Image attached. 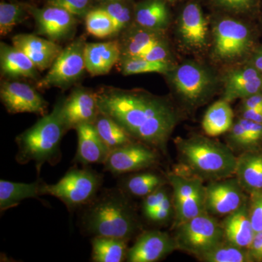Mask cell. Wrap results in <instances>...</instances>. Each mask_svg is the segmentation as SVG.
Masks as SVG:
<instances>
[{"mask_svg": "<svg viewBox=\"0 0 262 262\" xmlns=\"http://www.w3.org/2000/svg\"><path fill=\"white\" fill-rule=\"evenodd\" d=\"M248 213L255 232L262 230V192L248 195Z\"/></svg>", "mask_w": 262, "mask_h": 262, "instance_id": "obj_39", "label": "cell"}, {"mask_svg": "<svg viewBox=\"0 0 262 262\" xmlns=\"http://www.w3.org/2000/svg\"><path fill=\"white\" fill-rule=\"evenodd\" d=\"M120 70L124 75L145 73H168L175 68L169 61H153L139 57L122 56Z\"/></svg>", "mask_w": 262, "mask_h": 262, "instance_id": "obj_33", "label": "cell"}, {"mask_svg": "<svg viewBox=\"0 0 262 262\" xmlns=\"http://www.w3.org/2000/svg\"><path fill=\"white\" fill-rule=\"evenodd\" d=\"M175 144L186 175L208 182L234 177L237 156L228 145L200 136L177 138Z\"/></svg>", "mask_w": 262, "mask_h": 262, "instance_id": "obj_3", "label": "cell"}, {"mask_svg": "<svg viewBox=\"0 0 262 262\" xmlns=\"http://www.w3.org/2000/svg\"><path fill=\"white\" fill-rule=\"evenodd\" d=\"M179 34L189 47L201 49L206 45L208 27L199 5L189 3L183 10L179 23Z\"/></svg>", "mask_w": 262, "mask_h": 262, "instance_id": "obj_22", "label": "cell"}, {"mask_svg": "<svg viewBox=\"0 0 262 262\" xmlns=\"http://www.w3.org/2000/svg\"><path fill=\"white\" fill-rule=\"evenodd\" d=\"M84 63L88 72L92 76L108 74L122 57L121 46L118 41L86 43Z\"/></svg>", "mask_w": 262, "mask_h": 262, "instance_id": "obj_18", "label": "cell"}, {"mask_svg": "<svg viewBox=\"0 0 262 262\" xmlns=\"http://www.w3.org/2000/svg\"><path fill=\"white\" fill-rule=\"evenodd\" d=\"M196 258L203 262H253L247 248L234 246L225 239Z\"/></svg>", "mask_w": 262, "mask_h": 262, "instance_id": "obj_32", "label": "cell"}, {"mask_svg": "<svg viewBox=\"0 0 262 262\" xmlns=\"http://www.w3.org/2000/svg\"><path fill=\"white\" fill-rule=\"evenodd\" d=\"M24 5L35 20L38 34L46 36L53 42L64 39L73 34L77 20L66 10L50 5L43 8Z\"/></svg>", "mask_w": 262, "mask_h": 262, "instance_id": "obj_14", "label": "cell"}, {"mask_svg": "<svg viewBox=\"0 0 262 262\" xmlns=\"http://www.w3.org/2000/svg\"><path fill=\"white\" fill-rule=\"evenodd\" d=\"M215 3L226 9L243 11L247 10L252 5L253 0H215Z\"/></svg>", "mask_w": 262, "mask_h": 262, "instance_id": "obj_45", "label": "cell"}, {"mask_svg": "<svg viewBox=\"0 0 262 262\" xmlns=\"http://www.w3.org/2000/svg\"><path fill=\"white\" fill-rule=\"evenodd\" d=\"M85 45L83 38L80 37L62 50L47 75L38 81L37 87L39 89L53 87L66 89L78 80L86 70L84 56Z\"/></svg>", "mask_w": 262, "mask_h": 262, "instance_id": "obj_8", "label": "cell"}, {"mask_svg": "<svg viewBox=\"0 0 262 262\" xmlns=\"http://www.w3.org/2000/svg\"><path fill=\"white\" fill-rule=\"evenodd\" d=\"M110 15L114 25V36L120 34L130 20V12L129 8L121 2H113L106 3L102 7Z\"/></svg>", "mask_w": 262, "mask_h": 262, "instance_id": "obj_37", "label": "cell"}, {"mask_svg": "<svg viewBox=\"0 0 262 262\" xmlns=\"http://www.w3.org/2000/svg\"><path fill=\"white\" fill-rule=\"evenodd\" d=\"M170 56V52L165 41L158 43L149 48L145 53L139 58L153 61H166Z\"/></svg>", "mask_w": 262, "mask_h": 262, "instance_id": "obj_42", "label": "cell"}, {"mask_svg": "<svg viewBox=\"0 0 262 262\" xmlns=\"http://www.w3.org/2000/svg\"><path fill=\"white\" fill-rule=\"evenodd\" d=\"M169 192H170V191L165 184V185L158 188L154 192H151V194L144 196V201H143L142 211L144 216L146 219L158 208Z\"/></svg>", "mask_w": 262, "mask_h": 262, "instance_id": "obj_41", "label": "cell"}, {"mask_svg": "<svg viewBox=\"0 0 262 262\" xmlns=\"http://www.w3.org/2000/svg\"><path fill=\"white\" fill-rule=\"evenodd\" d=\"M221 225L225 241L248 249L255 234L248 213V202L237 211L225 216Z\"/></svg>", "mask_w": 262, "mask_h": 262, "instance_id": "obj_23", "label": "cell"}, {"mask_svg": "<svg viewBox=\"0 0 262 262\" xmlns=\"http://www.w3.org/2000/svg\"><path fill=\"white\" fill-rule=\"evenodd\" d=\"M233 123V110L228 101L222 99L207 110L202 127L207 136L215 137L228 132Z\"/></svg>", "mask_w": 262, "mask_h": 262, "instance_id": "obj_27", "label": "cell"}, {"mask_svg": "<svg viewBox=\"0 0 262 262\" xmlns=\"http://www.w3.org/2000/svg\"><path fill=\"white\" fill-rule=\"evenodd\" d=\"M251 64L262 75V47L255 53L251 61Z\"/></svg>", "mask_w": 262, "mask_h": 262, "instance_id": "obj_48", "label": "cell"}, {"mask_svg": "<svg viewBox=\"0 0 262 262\" xmlns=\"http://www.w3.org/2000/svg\"><path fill=\"white\" fill-rule=\"evenodd\" d=\"M44 184L41 180L29 184L0 181V210L6 211L18 206L24 200L42 195Z\"/></svg>", "mask_w": 262, "mask_h": 262, "instance_id": "obj_25", "label": "cell"}, {"mask_svg": "<svg viewBox=\"0 0 262 262\" xmlns=\"http://www.w3.org/2000/svg\"><path fill=\"white\" fill-rule=\"evenodd\" d=\"M85 18L88 32L97 38L113 37V20L103 8L91 10Z\"/></svg>", "mask_w": 262, "mask_h": 262, "instance_id": "obj_34", "label": "cell"}, {"mask_svg": "<svg viewBox=\"0 0 262 262\" xmlns=\"http://www.w3.org/2000/svg\"><path fill=\"white\" fill-rule=\"evenodd\" d=\"M228 133V136H227L228 146L234 152L239 151L242 153L248 150L260 147L254 142L248 131L241 125L238 120L234 122Z\"/></svg>", "mask_w": 262, "mask_h": 262, "instance_id": "obj_36", "label": "cell"}, {"mask_svg": "<svg viewBox=\"0 0 262 262\" xmlns=\"http://www.w3.org/2000/svg\"><path fill=\"white\" fill-rule=\"evenodd\" d=\"M100 2H103V3H113V2H121L122 0H98Z\"/></svg>", "mask_w": 262, "mask_h": 262, "instance_id": "obj_49", "label": "cell"}, {"mask_svg": "<svg viewBox=\"0 0 262 262\" xmlns=\"http://www.w3.org/2000/svg\"><path fill=\"white\" fill-rule=\"evenodd\" d=\"M172 189L174 227L205 213V185L196 177L171 173L167 176Z\"/></svg>", "mask_w": 262, "mask_h": 262, "instance_id": "obj_7", "label": "cell"}, {"mask_svg": "<svg viewBox=\"0 0 262 262\" xmlns=\"http://www.w3.org/2000/svg\"><path fill=\"white\" fill-rule=\"evenodd\" d=\"M2 73L11 78L37 79L39 70L25 53L4 42L0 44Z\"/></svg>", "mask_w": 262, "mask_h": 262, "instance_id": "obj_24", "label": "cell"}, {"mask_svg": "<svg viewBox=\"0 0 262 262\" xmlns=\"http://www.w3.org/2000/svg\"><path fill=\"white\" fill-rule=\"evenodd\" d=\"M174 236L177 249L196 258L225 241L224 231L215 217L205 212L181 224Z\"/></svg>", "mask_w": 262, "mask_h": 262, "instance_id": "obj_6", "label": "cell"}, {"mask_svg": "<svg viewBox=\"0 0 262 262\" xmlns=\"http://www.w3.org/2000/svg\"><path fill=\"white\" fill-rule=\"evenodd\" d=\"M168 179L154 172H144L130 176L122 183L124 192L130 195L144 198L165 185Z\"/></svg>", "mask_w": 262, "mask_h": 262, "instance_id": "obj_31", "label": "cell"}, {"mask_svg": "<svg viewBox=\"0 0 262 262\" xmlns=\"http://www.w3.org/2000/svg\"><path fill=\"white\" fill-rule=\"evenodd\" d=\"M25 5L15 3H0V34L2 37L12 32L26 18Z\"/></svg>", "mask_w": 262, "mask_h": 262, "instance_id": "obj_35", "label": "cell"}, {"mask_svg": "<svg viewBox=\"0 0 262 262\" xmlns=\"http://www.w3.org/2000/svg\"><path fill=\"white\" fill-rule=\"evenodd\" d=\"M234 177L250 195L262 192V148L248 150L237 156Z\"/></svg>", "mask_w": 262, "mask_h": 262, "instance_id": "obj_21", "label": "cell"}, {"mask_svg": "<svg viewBox=\"0 0 262 262\" xmlns=\"http://www.w3.org/2000/svg\"><path fill=\"white\" fill-rule=\"evenodd\" d=\"M75 130L78 145L74 161L82 165L104 163L110 151L98 136L94 124H81Z\"/></svg>", "mask_w": 262, "mask_h": 262, "instance_id": "obj_20", "label": "cell"}, {"mask_svg": "<svg viewBox=\"0 0 262 262\" xmlns=\"http://www.w3.org/2000/svg\"><path fill=\"white\" fill-rule=\"evenodd\" d=\"M241 117L258 122V123H262V110L242 108L241 110Z\"/></svg>", "mask_w": 262, "mask_h": 262, "instance_id": "obj_47", "label": "cell"}, {"mask_svg": "<svg viewBox=\"0 0 262 262\" xmlns=\"http://www.w3.org/2000/svg\"><path fill=\"white\" fill-rule=\"evenodd\" d=\"M98 110L111 117L136 141L165 151L178 122L165 98L139 90L103 88L96 93Z\"/></svg>", "mask_w": 262, "mask_h": 262, "instance_id": "obj_1", "label": "cell"}, {"mask_svg": "<svg viewBox=\"0 0 262 262\" xmlns=\"http://www.w3.org/2000/svg\"><path fill=\"white\" fill-rule=\"evenodd\" d=\"M173 212L174 213L173 198L172 194L169 192L158 208L148 217L147 220L154 223H165L170 220Z\"/></svg>", "mask_w": 262, "mask_h": 262, "instance_id": "obj_40", "label": "cell"}, {"mask_svg": "<svg viewBox=\"0 0 262 262\" xmlns=\"http://www.w3.org/2000/svg\"><path fill=\"white\" fill-rule=\"evenodd\" d=\"M63 100L15 139L18 149L15 160L20 165L34 162L38 174L45 163L55 165L61 159V140L68 131L62 115Z\"/></svg>", "mask_w": 262, "mask_h": 262, "instance_id": "obj_4", "label": "cell"}, {"mask_svg": "<svg viewBox=\"0 0 262 262\" xmlns=\"http://www.w3.org/2000/svg\"><path fill=\"white\" fill-rule=\"evenodd\" d=\"M248 250L253 262H262V230L255 232Z\"/></svg>", "mask_w": 262, "mask_h": 262, "instance_id": "obj_44", "label": "cell"}, {"mask_svg": "<svg viewBox=\"0 0 262 262\" xmlns=\"http://www.w3.org/2000/svg\"><path fill=\"white\" fill-rule=\"evenodd\" d=\"M103 177L89 168H72L55 184L43 185L42 195H51L63 202L71 209L87 206L101 187Z\"/></svg>", "mask_w": 262, "mask_h": 262, "instance_id": "obj_5", "label": "cell"}, {"mask_svg": "<svg viewBox=\"0 0 262 262\" xmlns=\"http://www.w3.org/2000/svg\"><path fill=\"white\" fill-rule=\"evenodd\" d=\"M98 113L96 93L90 90L77 88L63 100L62 115L68 130L81 124L94 123Z\"/></svg>", "mask_w": 262, "mask_h": 262, "instance_id": "obj_16", "label": "cell"}, {"mask_svg": "<svg viewBox=\"0 0 262 262\" xmlns=\"http://www.w3.org/2000/svg\"><path fill=\"white\" fill-rule=\"evenodd\" d=\"M158 161L157 149L136 141L110 151L103 165L105 170L121 175L151 168Z\"/></svg>", "mask_w": 262, "mask_h": 262, "instance_id": "obj_11", "label": "cell"}, {"mask_svg": "<svg viewBox=\"0 0 262 262\" xmlns=\"http://www.w3.org/2000/svg\"><path fill=\"white\" fill-rule=\"evenodd\" d=\"M82 224L87 233L130 241L139 229L137 215L122 189H106L87 205Z\"/></svg>", "mask_w": 262, "mask_h": 262, "instance_id": "obj_2", "label": "cell"}, {"mask_svg": "<svg viewBox=\"0 0 262 262\" xmlns=\"http://www.w3.org/2000/svg\"><path fill=\"white\" fill-rule=\"evenodd\" d=\"M93 124L110 151L136 141L117 122L101 112Z\"/></svg>", "mask_w": 262, "mask_h": 262, "instance_id": "obj_29", "label": "cell"}, {"mask_svg": "<svg viewBox=\"0 0 262 262\" xmlns=\"http://www.w3.org/2000/svg\"><path fill=\"white\" fill-rule=\"evenodd\" d=\"M177 249L174 237L161 231L143 232L127 253L129 262H155Z\"/></svg>", "mask_w": 262, "mask_h": 262, "instance_id": "obj_15", "label": "cell"}, {"mask_svg": "<svg viewBox=\"0 0 262 262\" xmlns=\"http://www.w3.org/2000/svg\"><path fill=\"white\" fill-rule=\"evenodd\" d=\"M48 5L58 7L75 17H85L90 11L91 0H48Z\"/></svg>", "mask_w": 262, "mask_h": 262, "instance_id": "obj_38", "label": "cell"}, {"mask_svg": "<svg viewBox=\"0 0 262 262\" xmlns=\"http://www.w3.org/2000/svg\"><path fill=\"white\" fill-rule=\"evenodd\" d=\"M14 47L25 53L39 72L51 68L62 48L51 39H43L32 34H20L12 39Z\"/></svg>", "mask_w": 262, "mask_h": 262, "instance_id": "obj_17", "label": "cell"}, {"mask_svg": "<svg viewBox=\"0 0 262 262\" xmlns=\"http://www.w3.org/2000/svg\"><path fill=\"white\" fill-rule=\"evenodd\" d=\"M238 121L244 128L248 131L249 135L252 138L253 140L258 146L261 147L262 144V123L247 120V119H238Z\"/></svg>", "mask_w": 262, "mask_h": 262, "instance_id": "obj_43", "label": "cell"}, {"mask_svg": "<svg viewBox=\"0 0 262 262\" xmlns=\"http://www.w3.org/2000/svg\"><path fill=\"white\" fill-rule=\"evenodd\" d=\"M170 73L176 91L192 106L203 103L214 87V80L211 73L192 62H186L175 67Z\"/></svg>", "mask_w": 262, "mask_h": 262, "instance_id": "obj_9", "label": "cell"}, {"mask_svg": "<svg viewBox=\"0 0 262 262\" xmlns=\"http://www.w3.org/2000/svg\"><path fill=\"white\" fill-rule=\"evenodd\" d=\"M241 108L262 110V91L243 99Z\"/></svg>", "mask_w": 262, "mask_h": 262, "instance_id": "obj_46", "label": "cell"}, {"mask_svg": "<svg viewBox=\"0 0 262 262\" xmlns=\"http://www.w3.org/2000/svg\"><path fill=\"white\" fill-rule=\"evenodd\" d=\"M235 177L212 181L205 185V209L214 217H225L248 201Z\"/></svg>", "mask_w": 262, "mask_h": 262, "instance_id": "obj_10", "label": "cell"}, {"mask_svg": "<svg viewBox=\"0 0 262 262\" xmlns=\"http://www.w3.org/2000/svg\"><path fill=\"white\" fill-rule=\"evenodd\" d=\"M135 20L138 26L151 30L162 31L169 22L166 5L161 0H149L136 6Z\"/></svg>", "mask_w": 262, "mask_h": 262, "instance_id": "obj_28", "label": "cell"}, {"mask_svg": "<svg viewBox=\"0 0 262 262\" xmlns=\"http://www.w3.org/2000/svg\"><path fill=\"white\" fill-rule=\"evenodd\" d=\"M262 91V75L254 67L230 71L225 77V92L222 99L231 102L244 99Z\"/></svg>", "mask_w": 262, "mask_h": 262, "instance_id": "obj_19", "label": "cell"}, {"mask_svg": "<svg viewBox=\"0 0 262 262\" xmlns=\"http://www.w3.org/2000/svg\"><path fill=\"white\" fill-rule=\"evenodd\" d=\"M92 260L95 262H122L126 260L127 241L96 236L91 239Z\"/></svg>", "mask_w": 262, "mask_h": 262, "instance_id": "obj_30", "label": "cell"}, {"mask_svg": "<svg viewBox=\"0 0 262 262\" xmlns=\"http://www.w3.org/2000/svg\"><path fill=\"white\" fill-rule=\"evenodd\" d=\"M161 31L151 30L138 26L130 29L120 42L122 56L141 57L149 48L163 42Z\"/></svg>", "mask_w": 262, "mask_h": 262, "instance_id": "obj_26", "label": "cell"}, {"mask_svg": "<svg viewBox=\"0 0 262 262\" xmlns=\"http://www.w3.org/2000/svg\"><path fill=\"white\" fill-rule=\"evenodd\" d=\"M214 53L220 59L244 56L251 48V35L244 24L233 19L220 20L214 28Z\"/></svg>", "mask_w": 262, "mask_h": 262, "instance_id": "obj_12", "label": "cell"}, {"mask_svg": "<svg viewBox=\"0 0 262 262\" xmlns=\"http://www.w3.org/2000/svg\"><path fill=\"white\" fill-rule=\"evenodd\" d=\"M2 102L11 114L34 113L46 115L48 102L34 88L19 81L6 82L0 89Z\"/></svg>", "mask_w": 262, "mask_h": 262, "instance_id": "obj_13", "label": "cell"}]
</instances>
